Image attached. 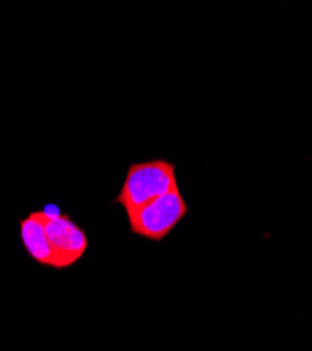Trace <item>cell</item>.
I'll list each match as a JSON object with an SVG mask.
<instances>
[{
    "label": "cell",
    "mask_w": 312,
    "mask_h": 351,
    "mask_svg": "<svg viewBox=\"0 0 312 351\" xmlns=\"http://www.w3.org/2000/svg\"><path fill=\"white\" fill-rule=\"evenodd\" d=\"M176 188L180 185L174 162L164 158L133 162L129 165L123 185L112 203L122 206L128 215Z\"/></svg>",
    "instance_id": "1"
},
{
    "label": "cell",
    "mask_w": 312,
    "mask_h": 351,
    "mask_svg": "<svg viewBox=\"0 0 312 351\" xmlns=\"http://www.w3.org/2000/svg\"><path fill=\"white\" fill-rule=\"evenodd\" d=\"M189 207L180 188L172 189L128 213L133 235L161 242L188 215Z\"/></svg>",
    "instance_id": "2"
},
{
    "label": "cell",
    "mask_w": 312,
    "mask_h": 351,
    "mask_svg": "<svg viewBox=\"0 0 312 351\" xmlns=\"http://www.w3.org/2000/svg\"><path fill=\"white\" fill-rule=\"evenodd\" d=\"M38 213L51 248L60 258L64 269L76 265L88 250L86 231L67 213H51L47 208L38 210Z\"/></svg>",
    "instance_id": "3"
},
{
    "label": "cell",
    "mask_w": 312,
    "mask_h": 351,
    "mask_svg": "<svg viewBox=\"0 0 312 351\" xmlns=\"http://www.w3.org/2000/svg\"><path fill=\"white\" fill-rule=\"evenodd\" d=\"M20 239L28 256L41 266L63 270L64 266L47 239L44 224L38 212H31L19 221Z\"/></svg>",
    "instance_id": "4"
}]
</instances>
